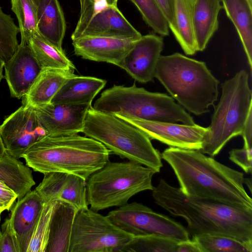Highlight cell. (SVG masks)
<instances>
[{"instance_id": "31", "label": "cell", "mask_w": 252, "mask_h": 252, "mask_svg": "<svg viewBox=\"0 0 252 252\" xmlns=\"http://www.w3.org/2000/svg\"><path fill=\"white\" fill-rule=\"evenodd\" d=\"M177 243L156 235L133 236L121 252H176Z\"/></svg>"}, {"instance_id": "32", "label": "cell", "mask_w": 252, "mask_h": 252, "mask_svg": "<svg viewBox=\"0 0 252 252\" xmlns=\"http://www.w3.org/2000/svg\"><path fill=\"white\" fill-rule=\"evenodd\" d=\"M57 201L44 203L33 229L26 252H45L48 244L50 222Z\"/></svg>"}, {"instance_id": "12", "label": "cell", "mask_w": 252, "mask_h": 252, "mask_svg": "<svg viewBox=\"0 0 252 252\" xmlns=\"http://www.w3.org/2000/svg\"><path fill=\"white\" fill-rule=\"evenodd\" d=\"M115 115L143 131L151 139L158 140L170 147L181 149L200 150L208 130L207 127L196 124H179Z\"/></svg>"}, {"instance_id": "33", "label": "cell", "mask_w": 252, "mask_h": 252, "mask_svg": "<svg viewBox=\"0 0 252 252\" xmlns=\"http://www.w3.org/2000/svg\"><path fill=\"white\" fill-rule=\"evenodd\" d=\"M19 33L13 18L4 12L0 5V57L5 62L11 57L19 44Z\"/></svg>"}, {"instance_id": "3", "label": "cell", "mask_w": 252, "mask_h": 252, "mask_svg": "<svg viewBox=\"0 0 252 252\" xmlns=\"http://www.w3.org/2000/svg\"><path fill=\"white\" fill-rule=\"evenodd\" d=\"M110 153L101 143L89 137L46 135L32 145L21 158L34 171L72 174L87 181L109 161Z\"/></svg>"}, {"instance_id": "25", "label": "cell", "mask_w": 252, "mask_h": 252, "mask_svg": "<svg viewBox=\"0 0 252 252\" xmlns=\"http://www.w3.org/2000/svg\"><path fill=\"white\" fill-rule=\"evenodd\" d=\"M227 16L234 25L252 68V3L249 0H221Z\"/></svg>"}, {"instance_id": "9", "label": "cell", "mask_w": 252, "mask_h": 252, "mask_svg": "<svg viewBox=\"0 0 252 252\" xmlns=\"http://www.w3.org/2000/svg\"><path fill=\"white\" fill-rule=\"evenodd\" d=\"M133 236L91 209L77 211L69 252H121Z\"/></svg>"}, {"instance_id": "15", "label": "cell", "mask_w": 252, "mask_h": 252, "mask_svg": "<svg viewBox=\"0 0 252 252\" xmlns=\"http://www.w3.org/2000/svg\"><path fill=\"white\" fill-rule=\"evenodd\" d=\"M163 47L161 36L142 35L127 53L120 66L132 78L141 83L153 80L158 60Z\"/></svg>"}, {"instance_id": "24", "label": "cell", "mask_w": 252, "mask_h": 252, "mask_svg": "<svg viewBox=\"0 0 252 252\" xmlns=\"http://www.w3.org/2000/svg\"><path fill=\"white\" fill-rule=\"evenodd\" d=\"M222 6L220 0H194L193 30L197 51H203L219 28L218 16Z\"/></svg>"}, {"instance_id": "42", "label": "cell", "mask_w": 252, "mask_h": 252, "mask_svg": "<svg viewBox=\"0 0 252 252\" xmlns=\"http://www.w3.org/2000/svg\"><path fill=\"white\" fill-rule=\"evenodd\" d=\"M5 151V147L0 135V158L3 156Z\"/></svg>"}, {"instance_id": "1", "label": "cell", "mask_w": 252, "mask_h": 252, "mask_svg": "<svg viewBox=\"0 0 252 252\" xmlns=\"http://www.w3.org/2000/svg\"><path fill=\"white\" fill-rule=\"evenodd\" d=\"M160 154L172 168L186 195L252 209V199L245 189L242 172L199 150L170 147Z\"/></svg>"}, {"instance_id": "27", "label": "cell", "mask_w": 252, "mask_h": 252, "mask_svg": "<svg viewBox=\"0 0 252 252\" xmlns=\"http://www.w3.org/2000/svg\"><path fill=\"white\" fill-rule=\"evenodd\" d=\"M194 2V0H175L174 21L169 27L187 55L197 52L193 23Z\"/></svg>"}, {"instance_id": "16", "label": "cell", "mask_w": 252, "mask_h": 252, "mask_svg": "<svg viewBox=\"0 0 252 252\" xmlns=\"http://www.w3.org/2000/svg\"><path fill=\"white\" fill-rule=\"evenodd\" d=\"M86 182L74 174L50 172L44 174L43 179L35 190L44 203L64 201L79 211L88 208Z\"/></svg>"}, {"instance_id": "13", "label": "cell", "mask_w": 252, "mask_h": 252, "mask_svg": "<svg viewBox=\"0 0 252 252\" xmlns=\"http://www.w3.org/2000/svg\"><path fill=\"white\" fill-rule=\"evenodd\" d=\"M142 36L118 9L109 5L92 14L85 22L77 24L72 40L84 36H100L137 40Z\"/></svg>"}, {"instance_id": "43", "label": "cell", "mask_w": 252, "mask_h": 252, "mask_svg": "<svg viewBox=\"0 0 252 252\" xmlns=\"http://www.w3.org/2000/svg\"><path fill=\"white\" fill-rule=\"evenodd\" d=\"M118 0H107L108 4L111 5H117Z\"/></svg>"}, {"instance_id": "26", "label": "cell", "mask_w": 252, "mask_h": 252, "mask_svg": "<svg viewBox=\"0 0 252 252\" xmlns=\"http://www.w3.org/2000/svg\"><path fill=\"white\" fill-rule=\"evenodd\" d=\"M0 180L17 194L18 199L35 184L30 168L6 151L0 158Z\"/></svg>"}, {"instance_id": "18", "label": "cell", "mask_w": 252, "mask_h": 252, "mask_svg": "<svg viewBox=\"0 0 252 252\" xmlns=\"http://www.w3.org/2000/svg\"><path fill=\"white\" fill-rule=\"evenodd\" d=\"M137 40L84 36L73 40L72 45L75 54L83 59L110 63L120 67Z\"/></svg>"}, {"instance_id": "37", "label": "cell", "mask_w": 252, "mask_h": 252, "mask_svg": "<svg viewBox=\"0 0 252 252\" xmlns=\"http://www.w3.org/2000/svg\"><path fill=\"white\" fill-rule=\"evenodd\" d=\"M17 199V194L0 180V206L3 211H9Z\"/></svg>"}, {"instance_id": "7", "label": "cell", "mask_w": 252, "mask_h": 252, "mask_svg": "<svg viewBox=\"0 0 252 252\" xmlns=\"http://www.w3.org/2000/svg\"><path fill=\"white\" fill-rule=\"evenodd\" d=\"M153 169L132 162H111L93 173L87 180L86 193L90 209L98 212L121 207L134 195L152 190Z\"/></svg>"}, {"instance_id": "6", "label": "cell", "mask_w": 252, "mask_h": 252, "mask_svg": "<svg viewBox=\"0 0 252 252\" xmlns=\"http://www.w3.org/2000/svg\"><path fill=\"white\" fill-rule=\"evenodd\" d=\"M93 107L98 111L146 121L195 124L193 118L166 94L151 92L135 84L114 85L103 91Z\"/></svg>"}, {"instance_id": "38", "label": "cell", "mask_w": 252, "mask_h": 252, "mask_svg": "<svg viewBox=\"0 0 252 252\" xmlns=\"http://www.w3.org/2000/svg\"><path fill=\"white\" fill-rule=\"evenodd\" d=\"M168 22L169 28L173 23L175 0H155Z\"/></svg>"}, {"instance_id": "30", "label": "cell", "mask_w": 252, "mask_h": 252, "mask_svg": "<svg viewBox=\"0 0 252 252\" xmlns=\"http://www.w3.org/2000/svg\"><path fill=\"white\" fill-rule=\"evenodd\" d=\"M192 239L200 252H252V243L229 236L202 234L193 236Z\"/></svg>"}, {"instance_id": "23", "label": "cell", "mask_w": 252, "mask_h": 252, "mask_svg": "<svg viewBox=\"0 0 252 252\" xmlns=\"http://www.w3.org/2000/svg\"><path fill=\"white\" fill-rule=\"evenodd\" d=\"M77 210L69 203L57 200L52 216L45 252H69Z\"/></svg>"}, {"instance_id": "17", "label": "cell", "mask_w": 252, "mask_h": 252, "mask_svg": "<svg viewBox=\"0 0 252 252\" xmlns=\"http://www.w3.org/2000/svg\"><path fill=\"white\" fill-rule=\"evenodd\" d=\"M4 68L11 96L18 99L26 95L42 69L30 47L23 43L5 62Z\"/></svg>"}, {"instance_id": "36", "label": "cell", "mask_w": 252, "mask_h": 252, "mask_svg": "<svg viewBox=\"0 0 252 252\" xmlns=\"http://www.w3.org/2000/svg\"><path fill=\"white\" fill-rule=\"evenodd\" d=\"M0 252H20L16 238L6 220L0 230Z\"/></svg>"}, {"instance_id": "19", "label": "cell", "mask_w": 252, "mask_h": 252, "mask_svg": "<svg viewBox=\"0 0 252 252\" xmlns=\"http://www.w3.org/2000/svg\"><path fill=\"white\" fill-rule=\"evenodd\" d=\"M44 203L36 191L31 190L18 199L9 217L5 219L16 238L20 252L27 251Z\"/></svg>"}, {"instance_id": "45", "label": "cell", "mask_w": 252, "mask_h": 252, "mask_svg": "<svg viewBox=\"0 0 252 252\" xmlns=\"http://www.w3.org/2000/svg\"><path fill=\"white\" fill-rule=\"evenodd\" d=\"M249 0V1H250L251 3H252V0Z\"/></svg>"}, {"instance_id": "4", "label": "cell", "mask_w": 252, "mask_h": 252, "mask_svg": "<svg viewBox=\"0 0 252 252\" xmlns=\"http://www.w3.org/2000/svg\"><path fill=\"white\" fill-rule=\"evenodd\" d=\"M155 77L179 105L196 116L209 112L218 99L220 82L206 63L181 53L160 55Z\"/></svg>"}, {"instance_id": "44", "label": "cell", "mask_w": 252, "mask_h": 252, "mask_svg": "<svg viewBox=\"0 0 252 252\" xmlns=\"http://www.w3.org/2000/svg\"><path fill=\"white\" fill-rule=\"evenodd\" d=\"M2 212H3V210H2V209L1 208V207L0 206V216Z\"/></svg>"}, {"instance_id": "8", "label": "cell", "mask_w": 252, "mask_h": 252, "mask_svg": "<svg viewBox=\"0 0 252 252\" xmlns=\"http://www.w3.org/2000/svg\"><path fill=\"white\" fill-rule=\"evenodd\" d=\"M221 94L199 150L211 157L218 155L232 138L241 135L252 111L249 74L243 69L221 84Z\"/></svg>"}, {"instance_id": "39", "label": "cell", "mask_w": 252, "mask_h": 252, "mask_svg": "<svg viewBox=\"0 0 252 252\" xmlns=\"http://www.w3.org/2000/svg\"><path fill=\"white\" fill-rule=\"evenodd\" d=\"M252 111L250 112L246 120L241 135L244 139V147L252 148Z\"/></svg>"}, {"instance_id": "5", "label": "cell", "mask_w": 252, "mask_h": 252, "mask_svg": "<svg viewBox=\"0 0 252 252\" xmlns=\"http://www.w3.org/2000/svg\"><path fill=\"white\" fill-rule=\"evenodd\" d=\"M122 158L159 172L161 154L143 131L117 116L94 109L88 110L82 131Z\"/></svg>"}, {"instance_id": "20", "label": "cell", "mask_w": 252, "mask_h": 252, "mask_svg": "<svg viewBox=\"0 0 252 252\" xmlns=\"http://www.w3.org/2000/svg\"><path fill=\"white\" fill-rule=\"evenodd\" d=\"M74 71L44 68L22 98L23 105L32 107L51 103L64 83L74 75Z\"/></svg>"}, {"instance_id": "28", "label": "cell", "mask_w": 252, "mask_h": 252, "mask_svg": "<svg viewBox=\"0 0 252 252\" xmlns=\"http://www.w3.org/2000/svg\"><path fill=\"white\" fill-rule=\"evenodd\" d=\"M27 44L42 68L75 70L74 65L63 50L53 45L38 32L33 34Z\"/></svg>"}, {"instance_id": "2", "label": "cell", "mask_w": 252, "mask_h": 252, "mask_svg": "<svg viewBox=\"0 0 252 252\" xmlns=\"http://www.w3.org/2000/svg\"><path fill=\"white\" fill-rule=\"evenodd\" d=\"M155 202L173 216L184 219L192 237L218 235L252 243V209L220 201L189 197L160 179L152 190Z\"/></svg>"}, {"instance_id": "11", "label": "cell", "mask_w": 252, "mask_h": 252, "mask_svg": "<svg viewBox=\"0 0 252 252\" xmlns=\"http://www.w3.org/2000/svg\"><path fill=\"white\" fill-rule=\"evenodd\" d=\"M46 135L34 108L29 106L22 105L0 126V135L6 152L17 159Z\"/></svg>"}, {"instance_id": "34", "label": "cell", "mask_w": 252, "mask_h": 252, "mask_svg": "<svg viewBox=\"0 0 252 252\" xmlns=\"http://www.w3.org/2000/svg\"><path fill=\"white\" fill-rule=\"evenodd\" d=\"M137 7L143 20L156 32L167 36L168 22L155 0H129Z\"/></svg>"}, {"instance_id": "22", "label": "cell", "mask_w": 252, "mask_h": 252, "mask_svg": "<svg viewBox=\"0 0 252 252\" xmlns=\"http://www.w3.org/2000/svg\"><path fill=\"white\" fill-rule=\"evenodd\" d=\"M37 8V32L60 49L64 36L66 24L58 0H34Z\"/></svg>"}, {"instance_id": "29", "label": "cell", "mask_w": 252, "mask_h": 252, "mask_svg": "<svg viewBox=\"0 0 252 252\" xmlns=\"http://www.w3.org/2000/svg\"><path fill=\"white\" fill-rule=\"evenodd\" d=\"M11 10L18 23L21 42L28 43L37 32V8L34 0H10Z\"/></svg>"}, {"instance_id": "10", "label": "cell", "mask_w": 252, "mask_h": 252, "mask_svg": "<svg viewBox=\"0 0 252 252\" xmlns=\"http://www.w3.org/2000/svg\"><path fill=\"white\" fill-rule=\"evenodd\" d=\"M106 216L133 236L156 235L177 242L189 239L188 229L180 223L141 203H127L110 211Z\"/></svg>"}, {"instance_id": "35", "label": "cell", "mask_w": 252, "mask_h": 252, "mask_svg": "<svg viewBox=\"0 0 252 252\" xmlns=\"http://www.w3.org/2000/svg\"><path fill=\"white\" fill-rule=\"evenodd\" d=\"M229 158L240 166L246 173H252V148L243 146L241 149H233L229 152Z\"/></svg>"}, {"instance_id": "40", "label": "cell", "mask_w": 252, "mask_h": 252, "mask_svg": "<svg viewBox=\"0 0 252 252\" xmlns=\"http://www.w3.org/2000/svg\"><path fill=\"white\" fill-rule=\"evenodd\" d=\"M176 252H200L196 242L190 239L177 243Z\"/></svg>"}, {"instance_id": "21", "label": "cell", "mask_w": 252, "mask_h": 252, "mask_svg": "<svg viewBox=\"0 0 252 252\" xmlns=\"http://www.w3.org/2000/svg\"><path fill=\"white\" fill-rule=\"evenodd\" d=\"M106 83V81L102 79L74 74L64 83L51 102L73 105L92 104Z\"/></svg>"}, {"instance_id": "14", "label": "cell", "mask_w": 252, "mask_h": 252, "mask_svg": "<svg viewBox=\"0 0 252 252\" xmlns=\"http://www.w3.org/2000/svg\"><path fill=\"white\" fill-rule=\"evenodd\" d=\"M91 106V104L51 102L33 108L47 135H63L82 132L87 111Z\"/></svg>"}, {"instance_id": "41", "label": "cell", "mask_w": 252, "mask_h": 252, "mask_svg": "<svg viewBox=\"0 0 252 252\" xmlns=\"http://www.w3.org/2000/svg\"><path fill=\"white\" fill-rule=\"evenodd\" d=\"M5 62L0 57V82L4 78L3 70L4 68Z\"/></svg>"}]
</instances>
